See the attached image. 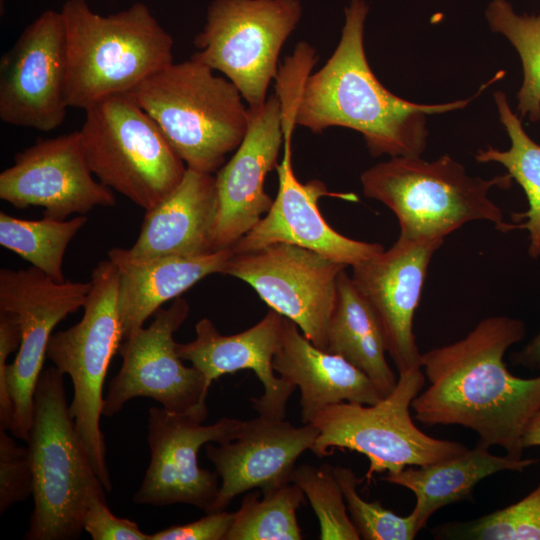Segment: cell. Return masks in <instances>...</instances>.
I'll return each instance as SVG.
<instances>
[{"label":"cell","instance_id":"11","mask_svg":"<svg viewBox=\"0 0 540 540\" xmlns=\"http://www.w3.org/2000/svg\"><path fill=\"white\" fill-rule=\"evenodd\" d=\"M189 303L177 297L160 308L148 327L135 331L121 344L122 364L110 380L102 416L112 417L136 397H148L165 410L204 422L210 385L194 366H185L176 352L174 333L185 322Z\"/></svg>","mask_w":540,"mask_h":540},{"label":"cell","instance_id":"23","mask_svg":"<svg viewBox=\"0 0 540 540\" xmlns=\"http://www.w3.org/2000/svg\"><path fill=\"white\" fill-rule=\"evenodd\" d=\"M233 247L196 256L132 257L126 248L114 247L108 259L119 272L118 312L124 340L144 327L161 306L204 277L220 273Z\"/></svg>","mask_w":540,"mask_h":540},{"label":"cell","instance_id":"32","mask_svg":"<svg viewBox=\"0 0 540 540\" xmlns=\"http://www.w3.org/2000/svg\"><path fill=\"white\" fill-rule=\"evenodd\" d=\"M292 482L308 498L319 521L321 540H359L350 518L334 467L328 463L319 467L296 466Z\"/></svg>","mask_w":540,"mask_h":540},{"label":"cell","instance_id":"10","mask_svg":"<svg viewBox=\"0 0 540 540\" xmlns=\"http://www.w3.org/2000/svg\"><path fill=\"white\" fill-rule=\"evenodd\" d=\"M302 14L300 0H213L191 57L223 73L249 108L259 107Z\"/></svg>","mask_w":540,"mask_h":540},{"label":"cell","instance_id":"30","mask_svg":"<svg viewBox=\"0 0 540 540\" xmlns=\"http://www.w3.org/2000/svg\"><path fill=\"white\" fill-rule=\"evenodd\" d=\"M493 32L504 35L516 49L523 67L517 93L521 118L540 121V14H517L508 0H491L485 11Z\"/></svg>","mask_w":540,"mask_h":540},{"label":"cell","instance_id":"38","mask_svg":"<svg viewBox=\"0 0 540 540\" xmlns=\"http://www.w3.org/2000/svg\"><path fill=\"white\" fill-rule=\"evenodd\" d=\"M512 362L530 370L540 369V331L519 352L512 356Z\"/></svg>","mask_w":540,"mask_h":540},{"label":"cell","instance_id":"8","mask_svg":"<svg viewBox=\"0 0 540 540\" xmlns=\"http://www.w3.org/2000/svg\"><path fill=\"white\" fill-rule=\"evenodd\" d=\"M425 382L421 369L399 373L394 390L375 404L340 402L317 412L309 423L318 436L311 448L317 457L348 449L365 455L368 482L375 474L424 466L468 450L460 442L425 434L413 422L410 407Z\"/></svg>","mask_w":540,"mask_h":540},{"label":"cell","instance_id":"4","mask_svg":"<svg viewBox=\"0 0 540 540\" xmlns=\"http://www.w3.org/2000/svg\"><path fill=\"white\" fill-rule=\"evenodd\" d=\"M360 179L364 195L394 213L401 237L444 240L477 220L489 221L503 233L514 230L489 197L492 188L511 186L508 173L484 179L468 175L449 155L434 161L399 156L370 167Z\"/></svg>","mask_w":540,"mask_h":540},{"label":"cell","instance_id":"33","mask_svg":"<svg viewBox=\"0 0 540 540\" xmlns=\"http://www.w3.org/2000/svg\"><path fill=\"white\" fill-rule=\"evenodd\" d=\"M334 472L360 539L412 540L416 538L420 529L413 510L407 516H399L384 508L378 501H366L357 490L361 480L351 468L336 466Z\"/></svg>","mask_w":540,"mask_h":540},{"label":"cell","instance_id":"28","mask_svg":"<svg viewBox=\"0 0 540 540\" xmlns=\"http://www.w3.org/2000/svg\"><path fill=\"white\" fill-rule=\"evenodd\" d=\"M86 215L69 220H27L0 212V245L31 263L51 279L64 282L65 251L86 224Z\"/></svg>","mask_w":540,"mask_h":540},{"label":"cell","instance_id":"31","mask_svg":"<svg viewBox=\"0 0 540 540\" xmlns=\"http://www.w3.org/2000/svg\"><path fill=\"white\" fill-rule=\"evenodd\" d=\"M435 539L540 540V482L520 501L478 519L435 527Z\"/></svg>","mask_w":540,"mask_h":540},{"label":"cell","instance_id":"37","mask_svg":"<svg viewBox=\"0 0 540 540\" xmlns=\"http://www.w3.org/2000/svg\"><path fill=\"white\" fill-rule=\"evenodd\" d=\"M21 328L15 313L0 310V394L7 395V359L10 353L19 348Z\"/></svg>","mask_w":540,"mask_h":540},{"label":"cell","instance_id":"20","mask_svg":"<svg viewBox=\"0 0 540 540\" xmlns=\"http://www.w3.org/2000/svg\"><path fill=\"white\" fill-rule=\"evenodd\" d=\"M317 436L311 423L294 426L286 419L258 415L242 421L234 439L208 443L206 456L220 478L212 512L225 510L249 490L263 492L292 482L296 461L311 450Z\"/></svg>","mask_w":540,"mask_h":540},{"label":"cell","instance_id":"5","mask_svg":"<svg viewBox=\"0 0 540 540\" xmlns=\"http://www.w3.org/2000/svg\"><path fill=\"white\" fill-rule=\"evenodd\" d=\"M190 58L170 63L132 91L187 168L213 174L248 128V107L236 86Z\"/></svg>","mask_w":540,"mask_h":540},{"label":"cell","instance_id":"13","mask_svg":"<svg viewBox=\"0 0 540 540\" xmlns=\"http://www.w3.org/2000/svg\"><path fill=\"white\" fill-rule=\"evenodd\" d=\"M89 282H57L34 266L0 270V310L16 314L21 343L7 365L6 380L13 406L12 434L28 441L33 421L34 392L54 327L83 308Z\"/></svg>","mask_w":540,"mask_h":540},{"label":"cell","instance_id":"16","mask_svg":"<svg viewBox=\"0 0 540 540\" xmlns=\"http://www.w3.org/2000/svg\"><path fill=\"white\" fill-rule=\"evenodd\" d=\"M93 175L80 131L39 139L1 172L0 198L15 208L42 207L43 217L54 220L114 206L112 189Z\"/></svg>","mask_w":540,"mask_h":540},{"label":"cell","instance_id":"26","mask_svg":"<svg viewBox=\"0 0 540 540\" xmlns=\"http://www.w3.org/2000/svg\"><path fill=\"white\" fill-rule=\"evenodd\" d=\"M326 351L342 356L364 372L383 398L394 390L398 378L386 359L387 348L381 326L345 269L337 281Z\"/></svg>","mask_w":540,"mask_h":540},{"label":"cell","instance_id":"25","mask_svg":"<svg viewBox=\"0 0 540 540\" xmlns=\"http://www.w3.org/2000/svg\"><path fill=\"white\" fill-rule=\"evenodd\" d=\"M539 461L495 455L478 442L458 456L424 466H408L396 473H386L381 479L414 493L413 511L421 530L437 510L467 499L484 478L502 471L524 472Z\"/></svg>","mask_w":540,"mask_h":540},{"label":"cell","instance_id":"1","mask_svg":"<svg viewBox=\"0 0 540 540\" xmlns=\"http://www.w3.org/2000/svg\"><path fill=\"white\" fill-rule=\"evenodd\" d=\"M525 332L520 319L491 316L464 338L422 354L429 386L412 402L416 420L466 427L479 443L523 458L526 428L540 410V375H513L504 355Z\"/></svg>","mask_w":540,"mask_h":540},{"label":"cell","instance_id":"2","mask_svg":"<svg viewBox=\"0 0 540 540\" xmlns=\"http://www.w3.org/2000/svg\"><path fill=\"white\" fill-rule=\"evenodd\" d=\"M365 0H350L333 54L302 83L295 103V124L319 134L345 127L362 134L369 153L421 156L427 145V117L465 108L500 72L471 98L441 104H419L394 95L377 79L364 49Z\"/></svg>","mask_w":540,"mask_h":540},{"label":"cell","instance_id":"7","mask_svg":"<svg viewBox=\"0 0 540 540\" xmlns=\"http://www.w3.org/2000/svg\"><path fill=\"white\" fill-rule=\"evenodd\" d=\"M80 135L97 179L145 211L182 181L187 166L132 92L85 110Z\"/></svg>","mask_w":540,"mask_h":540},{"label":"cell","instance_id":"24","mask_svg":"<svg viewBox=\"0 0 540 540\" xmlns=\"http://www.w3.org/2000/svg\"><path fill=\"white\" fill-rule=\"evenodd\" d=\"M216 208L215 175L187 168L180 184L145 211L139 236L127 251L139 259L215 252L212 229Z\"/></svg>","mask_w":540,"mask_h":540},{"label":"cell","instance_id":"17","mask_svg":"<svg viewBox=\"0 0 540 540\" xmlns=\"http://www.w3.org/2000/svg\"><path fill=\"white\" fill-rule=\"evenodd\" d=\"M293 115H282L285 143L277 165L279 187L270 210L234 246L235 253L253 251L276 243H287L317 252L346 266H354L382 252L384 247L346 237L322 216L318 201L324 196L343 197L327 190L317 179L301 183L292 166Z\"/></svg>","mask_w":540,"mask_h":540},{"label":"cell","instance_id":"39","mask_svg":"<svg viewBox=\"0 0 540 540\" xmlns=\"http://www.w3.org/2000/svg\"><path fill=\"white\" fill-rule=\"evenodd\" d=\"M523 445L525 449L540 447V410L535 414L526 428Z\"/></svg>","mask_w":540,"mask_h":540},{"label":"cell","instance_id":"14","mask_svg":"<svg viewBox=\"0 0 540 540\" xmlns=\"http://www.w3.org/2000/svg\"><path fill=\"white\" fill-rule=\"evenodd\" d=\"M164 408L148 411L147 440L150 462L142 483L133 496L139 505L187 504L212 512L220 478L216 471L199 466L198 452L208 443L234 439L242 425L235 418L222 417L211 425Z\"/></svg>","mask_w":540,"mask_h":540},{"label":"cell","instance_id":"6","mask_svg":"<svg viewBox=\"0 0 540 540\" xmlns=\"http://www.w3.org/2000/svg\"><path fill=\"white\" fill-rule=\"evenodd\" d=\"M63 376L55 366L44 369L34 392L27 441L34 505L27 540L79 538L89 493L104 488L75 427Z\"/></svg>","mask_w":540,"mask_h":540},{"label":"cell","instance_id":"19","mask_svg":"<svg viewBox=\"0 0 540 540\" xmlns=\"http://www.w3.org/2000/svg\"><path fill=\"white\" fill-rule=\"evenodd\" d=\"M244 139L230 160L215 175L217 208L212 229V248L233 247L271 208L265 192L266 175L276 169L282 144V107L279 97L249 108Z\"/></svg>","mask_w":540,"mask_h":540},{"label":"cell","instance_id":"21","mask_svg":"<svg viewBox=\"0 0 540 540\" xmlns=\"http://www.w3.org/2000/svg\"><path fill=\"white\" fill-rule=\"evenodd\" d=\"M283 318L270 309L254 326L233 335L221 334L210 319L203 318L195 326V339L176 342V352L197 368L210 386L225 374L252 370L264 388L260 397L251 399L253 409L258 415L286 419L287 403L296 388L273 368Z\"/></svg>","mask_w":540,"mask_h":540},{"label":"cell","instance_id":"27","mask_svg":"<svg viewBox=\"0 0 540 540\" xmlns=\"http://www.w3.org/2000/svg\"><path fill=\"white\" fill-rule=\"evenodd\" d=\"M494 100L499 119L510 139L507 150L492 146L480 149L475 159L480 163L496 162L503 165L508 174L525 192L528 209L513 214V229H525L529 236L528 254L540 258V145L525 132L521 118L510 108L504 92L496 91Z\"/></svg>","mask_w":540,"mask_h":540},{"label":"cell","instance_id":"9","mask_svg":"<svg viewBox=\"0 0 540 540\" xmlns=\"http://www.w3.org/2000/svg\"><path fill=\"white\" fill-rule=\"evenodd\" d=\"M119 272L111 260L97 264L81 320L51 335L47 357L73 385L69 409L75 427L106 491L112 483L100 428L103 386L110 362L124 339L118 312Z\"/></svg>","mask_w":540,"mask_h":540},{"label":"cell","instance_id":"35","mask_svg":"<svg viewBox=\"0 0 540 540\" xmlns=\"http://www.w3.org/2000/svg\"><path fill=\"white\" fill-rule=\"evenodd\" d=\"M105 489L89 493L84 515L83 530L93 540H150L132 520L115 516L107 506Z\"/></svg>","mask_w":540,"mask_h":540},{"label":"cell","instance_id":"29","mask_svg":"<svg viewBox=\"0 0 540 540\" xmlns=\"http://www.w3.org/2000/svg\"><path fill=\"white\" fill-rule=\"evenodd\" d=\"M302 489L290 482L280 487L245 495L234 512L225 540H300L296 511L304 502Z\"/></svg>","mask_w":540,"mask_h":540},{"label":"cell","instance_id":"12","mask_svg":"<svg viewBox=\"0 0 540 540\" xmlns=\"http://www.w3.org/2000/svg\"><path fill=\"white\" fill-rule=\"evenodd\" d=\"M347 266L287 243L235 253L221 274L249 284L258 296L293 321L315 346L326 351L339 274Z\"/></svg>","mask_w":540,"mask_h":540},{"label":"cell","instance_id":"22","mask_svg":"<svg viewBox=\"0 0 540 540\" xmlns=\"http://www.w3.org/2000/svg\"><path fill=\"white\" fill-rule=\"evenodd\" d=\"M273 368L282 380L299 389L304 424L332 404H375L383 398L364 372L342 356L315 346L285 317Z\"/></svg>","mask_w":540,"mask_h":540},{"label":"cell","instance_id":"15","mask_svg":"<svg viewBox=\"0 0 540 540\" xmlns=\"http://www.w3.org/2000/svg\"><path fill=\"white\" fill-rule=\"evenodd\" d=\"M66 73L63 15L46 10L1 58L0 119L40 131L59 127L69 107Z\"/></svg>","mask_w":540,"mask_h":540},{"label":"cell","instance_id":"18","mask_svg":"<svg viewBox=\"0 0 540 540\" xmlns=\"http://www.w3.org/2000/svg\"><path fill=\"white\" fill-rule=\"evenodd\" d=\"M443 241L399 236L388 250L352 266V280L377 317L399 373L422 369L413 319L429 263Z\"/></svg>","mask_w":540,"mask_h":540},{"label":"cell","instance_id":"36","mask_svg":"<svg viewBox=\"0 0 540 540\" xmlns=\"http://www.w3.org/2000/svg\"><path fill=\"white\" fill-rule=\"evenodd\" d=\"M233 520L234 512H210L193 522L172 525L150 534V540H225Z\"/></svg>","mask_w":540,"mask_h":540},{"label":"cell","instance_id":"3","mask_svg":"<svg viewBox=\"0 0 540 540\" xmlns=\"http://www.w3.org/2000/svg\"><path fill=\"white\" fill-rule=\"evenodd\" d=\"M61 13L69 107L85 111L110 96L132 92L173 62L172 36L142 2L103 16L86 0H68Z\"/></svg>","mask_w":540,"mask_h":540},{"label":"cell","instance_id":"34","mask_svg":"<svg viewBox=\"0 0 540 540\" xmlns=\"http://www.w3.org/2000/svg\"><path fill=\"white\" fill-rule=\"evenodd\" d=\"M33 493V472L28 448L19 446L0 429V514L27 500Z\"/></svg>","mask_w":540,"mask_h":540}]
</instances>
